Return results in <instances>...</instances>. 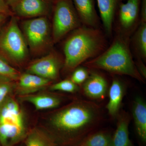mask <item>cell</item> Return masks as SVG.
<instances>
[{
    "label": "cell",
    "instance_id": "cell-30",
    "mask_svg": "<svg viewBox=\"0 0 146 146\" xmlns=\"http://www.w3.org/2000/svg\"><path fill=\"white\" fill-rule=\"evenodd\" d=\"M7 3L8 5L10 6L12 4L14 3L17 1L18 0H4Z\"/></svg>",
    "mask_w": 146,
    "mask_h": 146
},
{
    "label": "cell",
    "instance_id": "cell-28",
    "mask_svg": "<svg viewBox=\"0 0 146 146\" xmlns=\"http://www.w3.org/2000/svg\"><path fill=\"white\" fill-rule=\"evenodd\" d=\"M140 17V22H146V0H141Z\"/></svg>",
    "mask_w": 146,
    "mask_h": 146
},
{
    "label": "cell",
    "instance_id": "cell-17",
    "mask_svg": "<svg viewBox=\"0 0 146 146\" xmlns=\"http://www.w3.org/2000/svg\"><path fill=\"white\" fill-rule=\"evenodd\" d=\"M132 115L136 131L139 139L144 143L146 142V104L140 97H137L132 105Z\"/></svg>",
    "mask_w": 146,
    "mask_h": 146
},
{
    "label": "cell",
    "instance_id": "cell-18",
    "mask_svg": "<svg viewBox=\"0 0 146 146\" xmlns=\"http://www.w3.org/2000/svg\"><path fill=\"white\" fill-rule=\"evenodd\" d=\"M19 97L23 101L33 105L36 110L56 108L62 102L60 97L45 93L30 94Z\"/></svg>",
    "mask_w": 146,
    "mask_h": 146
},
{
    "label": "cell",
    "instance_id": "cell-8",
    "mask_svg": "<svg viewBox=\"0 0 146 146\" xmlns=\"http://www.w3.org/2000/svg\"><path fill=\"white\" fill-rule=\"evenodd\" d=\"M141 3V0H127L120 4L115 16L117 34L130 39L140 23Z\"/></svg>",
    "mask_w": 146,
    "mask_h": 146
},
{
    "label": "cell",
    "instance_id": "cell-20",
    "mask_svg": "<svg viewBox=\"0 0 146 146\" xmlns=\"http://www.w3.org/2000/svg\"><path fill=\"white\" fill-rule=\"evenodd\" d=\"M132 43L137 58L146 59V22H140L134 32Z\"/></svg>",
    "mask_w": 146,
    "mask_h": 146
},
{
    "label": "cell",
    "instance_id": "cell-22",
    "mask_svg": "<svg viewBox=\"0 0 146 146\" xmlns=\"http://www.w3.org/2000/svg\"><path fill=\"white\" fill-rule=\"evenodd\" d=\"M21 73L0 55V77L16 82Z\"/></svg>",
    "mask_w": 146,
    "mask_h": 146
},
{
    "label": "cell",
    "instance_id": "cell-23",
    "mask_svg": "<svg viewBox=\"0 0 146 146\" xmlns=\"http://www.w3.org/2000/svg\"><path fill=\"white\" fill-rule=\"evenodd\" d=\"M16 82L5 78L0 77V106L15 91Z\"/></svg>",
    "mask_w": 146,
    "mask_h": 146
},
{
    "label": "cell",
    "instance_id": "cell-3",
    "mask_svg": "<svg viewBox=\"0 0 146 146\" xmlns=\"http://www.w3.org/2000/svg\"><path fill=\"white\" fill-rule=\"evenodd\" d=\"M130 39L117 34L108 48L96 57L83 63L89 70H104L113 75H126L145 82L133 60Z\"/></svg>",
    "mask_w": 146,
    "mask_h": 146
},
{
    "label": "cell",
    "instance_id": "cell-11",
    "mask_svg": "<svg viewBox=\"0 0 146 146\" xmlns=\"http://www.w3.org/2000/svg\"><path fill=\"white\" fill-rule=\"evenodd\" d=\"M52 82L31 73L27 72L21 73L16 82L15 92L19 97L35 94L44 89Z\"/></svg>",
    "mask_w": 146,
    "mask_h": 146
},
{
    "label": "cell",
    "instance_id": "cell-16",
    "mask_svg": "<svg viewBox=\"0 0 146 146\" xmlns=\"http://www.w3.org/2000/svg\"><path fill=\"white\" fill-rule=\"evenodd\" d=\"M125 94V87L122 82L114 77L109 90V101L106 106L108 114L112 117H117Z\"/></svg>",
    "mask_w": 146,
    "mask_h": 146
},
{
    "label": "cell",
    "instance_id": "cell-21",
    "mask_svg": "<svg viewBox=\"0 0 146 146\" xmlns=\"http://www.w3.org/2000/svg\"><path fill=\"white\" fill-rule=\"evenodd\" d=\"M112 135L108 131H94L84 138L77 146H109Z\"/></svg>",
    "mask_w": 146,
    "mask_h": 146
},
{
    "label": "cell",
    "instance_id": "cell-10",
    "mask_svg": "<svg viewBox=\"0 0 146 146\" xmlns=\"http://www.w3.org/2000/svg\"><path fill=\"white\" fill-rule=\"evenodd\" d=\"M54 0H18L9 6L18 19L46 17L51 19Z\"/></svg>",
    "mask_w": 146,
    "mask_h": 146
},
{
    "label": "cell",
    "instance_id": "cell-15",
    "mask_svg": "<svg viewBox=\"0 0 146 146\" xmlns=\"http://www.w3.org/2000/svg\"><path fill=\"white\" fill-rule=\"evenodd\" d=\"M117 117V128L112 134L109 146H134L129 138L130 116L127 112L123 111L119 112Z\"/></svg>",
    "mask_w": 146,
    "mask_h": 146
},
{
    "label": "cell",
    "instance_id": "cell-19",
    "mask_svg": "<svg viewBox=\"0 0 146 146\" xmlns=\"http://www.w3.org/2000/svg\"><path fill=\"white\" fill-rule=\"evenodd\" d=\"M23 143L25 146H57L48 131L37 127L30 129Z\"/></svg>",
    "mask_w": 146,
    "mask_h": 146
},
{
    "label": "cell",
    "instance_id": "cell-4",
    "mask_svg": "<svg viewBox=\"0 0 146 146\" xmlns=\"http://www.w3.org/2000/svg\"><path fill=\"white\" fill-rule=\"evenodd\" d=\"M23 111L11 96L0 106V144L14 146L23 142L28 133Z\"/></svg>",
    "mask_w": 146,
    "mask_h": 146
},
{
    "label": "cell",
    "instance_id": "cell-9",
    "mask_svg": "<svg viewBox=\"0 0 146 146\" xmlns=\"http://www.w3.org/2000/svg\"><path fill=\"white\" fill-rule=\"evenodd\" d=\"M63 64L64 58L53 49L47 54L30 62L27 66L26 72L52 82L59 78Z\"/></svg>",
    "mask_w": 146,
    "mask_h": 146
},
{
    "label": "cell",
    "instance_id": "cell-29",
    "mask_svg": "<svg viewBox=\"0 0 146 146\" xmlns=\"http://www.w3.org/2000/svg\"><path fill=\"white\" fill-rule=\"evenodd\" d=\"M10 16L3 14H0V30L3 27L7 18Z\"/></svg>",
    "mask_w": 146,
    "mask_h": 146
},
{
    "label": "cell",
    "instance_id": "cell-6",
    "mask_svg": "<svg viewBox=\"0 0 146 146\" xmlns=\"http://www.w3.org/2000/svg\"><path fill=\"white\" fill-rule=\"evenodd\" d=\"M19 25L30 55L40 57L53 49L54 44L50 18L42 17L24 19L22 20Z\"/></svg>",
    "mask_w": 146,
    "mask_h": 146
},
{
    "label": "cell",
    "instance_id": "cell-25",
    "mask_svg": "<svg viewBox=\"0 0 146 146\" xmlns=\"http://www.w3.org/2000/svg\"><path fill=\"white\" fill-rule=\"evenodd\" d=\"M89 70L84 67H79L72 72L70 79L76 85L81 86L89 77Z\"/></svg>",
    "mask_w": 146,
    "mask_h": 146
},
{
    "label": "cell",
    "instance_id": "cell-1",
    "mask_svg": "<svg viewBox=\"0 0 146 146\" xmlns=\"http://www.w3.org/2000/svg\"><path fill=\"white\" fill-rule=\"evenodd\" d=\"M102 108L94 102L77 100L53 113L48 131L57 146H77L102 120Z\"/></svg>",
    "mask_w": 146,
    "mask_h": 146
},
{
    "label": "cell",
    "instance_id": "cell-14",
    "mask_svg": "<svg viewBox=\"0 0 146 146\" xmlns=\"http://www.w3.org/2000/svg\"><path fill=\"white\" fill-rule=\"evenodd\" d=\"M100 17L107 36L112 35L113 25L119 6L123 0H96Z\"/></svg>",
    "mask_w": 146,
    "mask_h": 146
},
{
    "label": "cell",
    "instance_id": "cell-5",
    "mask_svg": "<svg viewBox=\"0 0 146 146\" xmlns=\"http://www.w3.org/2000/svg\"><path fill=\"white\" fill-rule=\"evenodd\" d=\"M0 55L13 67L23 66L29 59L28 47L15 16L0 30Z\"/></svg>",
    "mask_w": 146,
    "mask_h": 146
},
{
    "label": "cell",
    "instance_id": "cell-7",
    "mask_svg": "<svg viewBox=\"0 0 146 146\" xmlns=\"http://www.w3.org/2000/svg\"><path fill=\"white\" fill-rule=\"evenodd\" d=\"M50 21L54 44L82 25L72 0H54Z\"/></svg>",
    "mask_w": 146,
    "mask_h": 146
},
{
    "label": "cell",
    "instance_id": "cell-2",
    "mask_svg": "<svg viewBox=\"0 0 146 146\" xmlns=\"http://www.w3.org/2000/svg\"><path fill=\"white\" fill-rule=\"evenodd\" d=\"M68 35L63 46V68L66 72H72L107 48L105 35L100 28L82 25Z\"/></svg>",
    "mask_w": 146,
    "mask_h": 146
},
{
    "label": "cell",
    "instance_id": "cell-12",
    "mask_svg": "<svg viewBox=\"0 0 146 146\" xmlns=\"http://www.w3.org/2000/svg\"><path fill=\"white\" fill-rule=\"evenodd\" d=\"M81 86L84 93L91 99H103L108 90L106 78L96 70H89V77Z\"/></svg>",
    "mask_w": 146,
    "mask_h": 146
},
{
    "label": "cell",
    "instance_id": "cell-24",
    "mask_svg": "<svg viewBox=\"0 0 146 146\" xmlns=\"http://www.w3.org/2000/svg\"><path fill=\"white\" fill-rule=\"evenodd\" d=\"M79 89V86L73 82L70 78L58 82L50 86V89L52 91L70 93H76L78 91Z\"/></svg>",
    "mask_w": 146,
    "mask_h": 146
},
{
    "label": "cell",
    "instance_id": "cell-31",
    "mask_svg": "<svg viewBox=\"0 0 146 146\" xmlns=\"http://www.w3.org/2000/svg\"><path fill=\"white\" fill-rule=\"evenodd\" d=\"M14 146H25V144H24L23 142V143H21L18 144V145Z\"/></svg>",
    "mask_w": 146,
    "mask_h": 146
},
{
    "label": "cell",
    "instance_id": "cell-27",
    "mask_svg": "<svg viewBox=\"0 0 146 146\" xmlns=\"http://www.w3.org/2000/svg\"><path fill=\"white\" fill-rule=\"evenodd\" d=\"M137 70L141 76L145 79L146 78V67L143 61L141 58H137V61L135 62Z\"/></svg>",
    "mask_w": 146,
    "mask_h": 146
},
{
    "label": "cell",
    "instance_id": "cell-26",
    "mask_svg": "<svg viewBox=\"0 0 146 146\" xmlns=\"http://www.w3.org/2000/svg\"><path fill=\"white\" fill-rule=\"evenodd\" d=\"M0 14H5L10 17L13 16L10 7L4 0H0Z\"/></svg>",
    "mask_w": 146,
    "mask_h": 146
},
{
    "label": "cell",
    "instance_id": "cell-32",
    "mask_svg": "<svg viewBox=\"0 0 146 146\" xmlns=\"http://www.w3.org/2000/svg\"><path fill=\"white\" fill-rule=\"evenodd\" d=\"M0 146H1V144H0Z\"/></svg>",
    "mask_w": 146,
    "mask_h": 146
},
{
    "label": "cell",
    "instance_id": "cell-13",
    "mask_svg": "<svg viewBox=\"0 0 146 146\" xmlns=\"http://www.w3.org/2000/svg\"><path fill=\"white\" fill-rule=\"evenodd\" d=\"M82 25L99 28L100 18L96 7V0H72Z\"/></svg>",
    "mask_w": 146,
    "mask_h": 146
}]
</instances>
